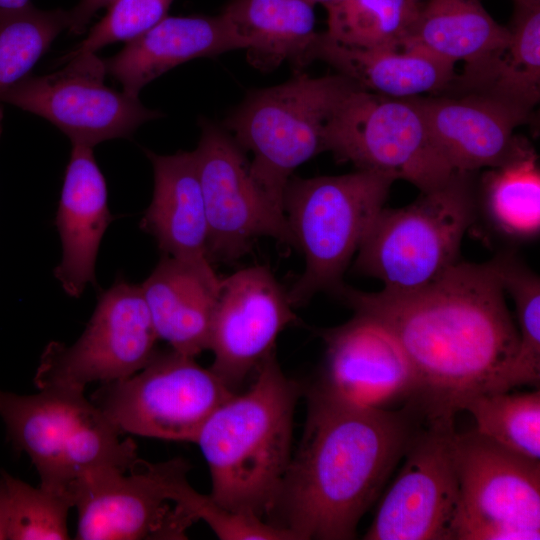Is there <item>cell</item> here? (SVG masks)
<instances>
[{"instance_id": "1", "label": "cell", "mask_w": 540, "mask_h": 540, "mask_svg": "<svg viewBox=\"0 0 540 540\" xmlns=\"http://www.w3.org/2000/svg\"><path fill=\"white\" fill-rule=\"evenodd\" d=\"M334 294L397 337L417 382L408 402L427 422L454 423L468 397L495 392L518 347L493 259L459 261L438 280L409 292H363L343 284Z\"/></svg>"}, {"instance_id": "2", "label": "cell", "mask_w": 540, "mask_h": 540, "mask_svg": "<svg viewBox=\"0 0 540 540\" xmlns=\"http://www.w3.org/2000/svg\"><path fill=\"white\" fill-rule=\"evenodd\" d=\"M426 423L410 402L398 410L358 405L314 385L300 445L271 514L295 540L354 539Z\"/></svg>"}, {"instance_id": "3", "label": "cell", "mask_w": 540, "mask_h": 540, "mask_svg": "<svg viewBox=\"0 0 540 540\" xmlns=\"http://www.w3.org/2000/svg\"><path fill=\"white\" fill-rule=\"evenodd\" d=\"M300 387L271 353L253 384L217 407L196 443L208 464L214 502L263 519L275 506L291 459L293 415Z\"/></svg>"}, {"instance_id": "4", "label": "cell", "mask_w": 540, "mask_h": 540, "mask_svg": "<svg viewBox=\"0 0 540 540\" xmlns=\"http://www.w3.org/2000/svg\"><path fill=\"white\" fill-rule=\"evenodd\" d=\"M358 88L339 73L311 77L299 72L282 84L248 93L226 117L224 128L252 153L251 176L278 210L284 212L283 195L294 170L326 151L329 123Z\"/></svg>"}, {"instance_id": "5", "label": "cell", "mask_w": 540, "mask_h": 540, "mask_svg": "<svg viewBox=\"0 0 540 540\" xmlns=\"http://www.w3.org/2000/svg\"><path fill=\"white\" fill-rule=\"evenodd\" d=\"M474 173L455 172L439 189L421 193L407 206L383 207L354 263L389 292L423 288L459 262L464 234L476 222Z\"/></svg>"}, {"instance_id": "6", "label": "cell", "mask_w": 540, "mask_h": 540, "mask_svg": "<svg viewBox=\"0 0 540 540\" xmlns=\"http://www.w3.org/2000/svg\"><path fill=\"white\" fill-rule=\"evenodd\" d=\"M391 176L357 169L338 176H292L283 195L290 230L305 257V270L287 292L292 306L316 293L334 294L374 219L384 207Z\"/></svg>"}, {"instance_id": "7", "label": "cell", "mask_w": 540, "mask_h": 540, "mask_svg": "<svg viewBox=\"0 0 540 540\" xmlns=\"http://www.w3.org/2000/svg\"><path fill=\"white\" fill-rule=\"evenodd\" d=\"M325 146L340 162L405 180L421 193L439 189L455 173L436 147L416 97L354 90L329 123Z\"/></svg>"}, {"instance_id": "8", "label": "cell", "mask_w": 540, "mask_h": 540, "mask_svg": "<svg viewBox=\"0 0 540 540\" xmlns=\"http://www.w3.org/2000/svg\"><path fill=\"white\" fill-rule=\"evenodd\" d=\"M194 358L157 352L135 374L102 383L90 401L121 434L195 442L208 417L236 392Z\"/></svg>"}, {"instance_id": "9", "label": "cell", "mask_w": 540, "mask_h": 540, "mask_svg": "<svg viewBox=\"0 0 540 540\" xmlns=\"http://www.w3.org/2000/svg\"><path fill=\"white\" fill-rule=\"evenodd\" d=\"M188 463L141 461L134 469L90 477L69 492L80 540L186 539L197 521L188 508Z\"/></svg>"}, {"instance_id": "10", "label": "cell", "mask_w": 540, "mask_h": 540, "mask_svg": "<svg viewBox=\"0 0 540 540\" xmlns=\"http://www.w3.org/2000/svg\"><path fill=\"white\" fill-rule=\"evenodd\" d=\"M459 482L455 540L540 539V461L479 434L455 432Z\"/></svg>"}, {"instance_id": "11", "label": "cell", "mask_w": 540, "mask_h": 540, "mask_svg": "<svg viewBox=\"0 0 540 540\" xmlns=\"http://www.w3.org/2000/svg\"><path fill=\"white\" fill-rule=\"evenodd\" d=\"M158 339L140 286L120 281L101 295L74 344L46 347L35 384L84 392L89 383L129 377L154 357Z\"/></svg>"}, {"instance_id": "12", "label": "cell", "mask_w": 540, "mask_h": 540, "mask_svg": "<svg viewBox=\"0 0 540 540\" xmlns=\"http://www.w3.org/2000/svg\"><path fill=\"white\" fill-rule=\"evenodd\" d=\"M60 70L28 75L5 95L4 103L36 114L58 127L72 144L92 147L130 138L143 123L162 116L139 97L105 85L104 60L82 53L61 61Z\"/></svg>"}, {"instance_id": "13", "label": "cell", "mask_w": 540, "mask_h": 540, "mask_svg": "<svg viewBox=\"0 0 540 540\" xmlns=\"http://www.w3.org/2000/svg\"><path fill=\"white\" fill-rule=\"evenodd\" d=\"M194 150L208 223V257L232 262L266 236L296 248L284 212L259 189L250 161L230 133L201 119Z\"/></svg>"}, {"instance_id": "14", "label": "cell", "mask_w": 540, "mask_h": 540, "mask_svg": "<svg viewBox=\"0 0 540 540\" xmlns=\"http://www.w3.org/2000/svg\"><path fill=\"white\" fill-rule=\"evenodd\" d=\"M453 423L426 422L404 455L366 540H455L459 482Z\"/></svg>"}, {"instance_id": "15", "label": "cell", "mask_w": 540, "mask_h": 540, "mask_svg": "<svg viewBox=\"0 0 540 540\" xmlns=\"http://www.w3.org/2000/svg\"><path fill=\"white\" fill-rule=\"evenodd\" d=\"M297 320L287 292L265 266L221 279L209 347L210 369L233 392L275 352L279 333Z\"/></svg>"}, {"instance_id": "16", "label": "cell", "mask_w": 540, "mask_h": 540, "mask_svg": "<svg viewBox=\"0 0 540 540\" xmlns=\"http://www.w3.org/2000/svg\"><path fill=\"white\" fill-rule=\"evenodd\" d=\"M319 334L326 346L319 388L374 408L414 397L417 382L411 362L394 333L376 318L354 312L345 324Z\"/></svg>"}, {"instance_id": "17", "label": "cell", "mask_w": 540, "mask_h": 540, "mask_svg": "<svg viewBox=\"0 0 540 540\" xmlns=\"http://www.w3.org/2000/svg\"><path fill=\"white\" fill-rule=\"evenodd\" d=\"M416 99L436 147L454 172L498 167L532 148L514 133L530 114L499 100L474 93Z\"/></svg>"}, {"instance_id": "18", "label": "cell", "mask_w": 540, "mask_h": 540, "mask_svg": "<svg viewBox=\"0 0 540 540\" xmlns=\"http://www.w3.org/2000/svg\"><path fill=\"white\" fill-rule=\"evenodd\" d=\"M146 154L153 165V199L142 219L166 255L218 281L208 257V223L195 152Z\"/></svg>"}, {"instance_id": "19", "label": "cell", "mask_w": 540, "mask_h": 540, "mask_svg": "<svg viewBox=\"0 0 540 540\" xmlns=\"http://www.w3.org/2000/svg\"><path fill=\"white\" fill-rule=\"evenodd\" d=\"M245 48L243 40L221 14L167 15L142 35L126 42L104 64L107 74L122 85L123 92L139 97L144 86L182 63Z\"/></svg>"}, {"instance_id": "20", "label": "cell", "mask_w": 540, "mask_h": 540, "mask_svg": "<svg viewBox=\"0 0 540 540\" xmlns=\"http://www.w3.org/2000/svg\"><path fill=\"white\" fill-rule=\"evenodd\" d=\"M112 220L92 147L72 144L56 216L63 255L55 275L68 295L78 297L94 282L99 245Z\"/></svg>"}, {"instance_id": "21", "label": "cell", "mask_w": 540, "mask_h": 540, "mask_svg": "<svg viewBox=\"0 0 540 540\" xmlns=\"http://www.w3.org/2000/svg\"><path fill=\"white\" fill-rule=\"evenodd\" d=\"M319 59L363 90L392 98H413L451 84L455 65L423 48L360 49L318 33L309 61Z\"/></svg>"}, {"instance_id": "22", "label": "cell", "mask_w": 540, "mask_h": 540, "mask_svg": "<svg viewBox=\"0 0 540 540\" xmlns=\"http://www.w3.org/2000/svg\"><path fill=\"white\" fill-rule=\"evenodd\" d=\"M220 281L166 255L140 286L158 338L191 357L208 350Z\"/></svg>"}, {"instance_id": "23", "label": "cell", "mask_w": 540, "mask_h": 540, "mask_svg": "<svg viewBox=\"0 0 540 540\" xmlns=\"http://www.w3.org/2000/svg\"><path fill=\"white\" fill-rule=\"evenodd\" d=\"M89 404L84 392L70 389H40L33 395L0 389V416L14 445L30 457L43 488L59 493L65 445Z\"/></svg>"}, {"instance_id": "24", "label": "cell", "mask_w": 540, "mask_h": 540, "mask_svg": "<svg viewBox=\"0 0 540 540\" xmlns=\"http://www.w3.org/2000/svg\"><path fill=\"white\" fill-rule=\"evenodd\" d=\"M246 45L249 63L271 71L283 62L307 65L318 33L308 0H231L220 13Z\"/></svg>"}, {"instance_id": "25", "label": "cell", "mask_w": 540, "mask_h": 540, "mask_svg": "<svg viewBox=\"0 0 540 540\" xmlns=\"http://www.w3.org/2000/svg\"><path fill=\"white\" fill-rule=\"evenodd\" d=\"M505 46L455 77L466 93L530 114L540 99V4H516Z\"/></svg>"}, {"instance_id": "26", "label": "cell", "mask_w": 540, "mask_h": 540, "mask_svg": "<svg viewBox=\"0 0 540 540\" xmlns=\"http://www.w3.org/2000/svg\"><path fill=\"white\" fill-rule=\"evenodd\" d=\"M509 30L498 24L480 0H427L404 44L465 67L505 46Z\"/></svg>"}, {"instance_id": "27", "label": "cell", "mask_w": 540, "mask_h": 540, "mask_svg": "<svg viewBox=\"0 0 540 540\" xmlns=\"http://www.w3.org/2000/svg\"><path fill=\"white\" fill-rule=\"evenodd\" d=\"M533 148L489 168L476 183V221L510 242H527L540 232V170ZM476 223V222H475Z\"/></svg>"}, {"instance_id": "28", "label": "cell", "mask_w": 540, "mask_h": 540, "mask_svg": "<svg viewBox=\"0 0 540 540\" xmlns=\"http://www.w3.org/2000/svg\"><path fill=\"white\" fill-rule=\"evenodd\" d=\"M421 6L418 0H341L327 4L325 34L353 48L401 49Z\"/></svg>"}, {"instance_id": "29", "label": "cell", "mask_w": 540, "mask_h": 540, "mask_svg": "<svg viewBox=\"0 0 540 540\" xmlns=\"http://www.w3.org/2000/svg\"><path fill=\"white\" fill-rule=\"evenodd\" d=\"M120 436L90 401L65 445L59 470V493L69 500V491L90 477L107 471L128 472L137 467L142 460L135 443L131 439L122 440Z\"/></svg>"}, {"instance_id": "30", "label": "cell", "mask_w": 540, "mask_h": 540, "mask_svg": "<svg viewBox=\"0 0 540 540\" xmlns=\"http://www.w3.org/2000/svg\"><path fill=\"white\" fill-rule=\"evenodd\" d=\"M68 22V11L60 8L41 10L29 4L0 11V135L5 95L30 74Z\"/></svg>"}, {"instance_id": "31", "label": "cell", "mask_w": 540, "mask_h": 540, "mask_svg": "<svg viewBox=\"0 0 540 540\" xmlns=\"http://www.w3.org/2000/svg\"><path fill=\"white\" fill-rule=\"evenodd\" d=\"M506 293L514 303L518 347L495 392L540 382V279L512 253L493 258Z\"/></svg>"}, {"instance_id": "32", "label": "cell", "mask_w": 540, "mask_h": 540, "mask_svg": "<svg viewBox=\"0 0 540 540\" xmlns=\"http://www.w3.org/2000/svg\"><path fill=\"white\" fill-rule=\"evenodd\" d=\"M482 392L468 397L461 411L475 419V430L526 458L540 461V392Z\"/></svg>"}, {"instance_id": "33", "label": "cell", "mask_w": 540, "mask_h": 540, "mask_svg": "<svg viewBox=\"0 0 540 540\" xmlns=\"http://www.w3.org/2000/svg\"><path fill=\"white\" fill-rule=\"evenodd\" d=\"M7 497L8 539H69L68 513L72 504L62 494L36 488L2 473Z\"/></svg>"}, {"instance_id": "34", "label": "cell", "mask_w": 540, "mask_h": 540, "mask_svg": "<svg viewBox=\"0 0 540 540\" xmlns=\"http://www.w3.org/2000/svg\"><path fill=\"white\" fill-rule=\"evenodd\" d=\"M173 0H114L86 37L60 61L82 53H96L115 42L135 39L164 17Z\"/></svg>"}, {"instance_id": "35", "label": "cell", "mask_w": 540, "mask_h": 540, "mask_svg": "<svg viewBox=\"0 0 540 540\" xmlns=\"http://www.w3.org/2000/svg\"><path fill=\"white\" fill-rule=\"evenodd\" d=\"M197 520L205 521L222 540H292L293 535L261 518L230 511L195 490L191 500ZM295 540V539H294Z\"/></svg>"}, {"instance_id": "36", "label": "cell", "mask_w": 540, "mask_h": 540, "mask_svg": "<svg viewBox=\"0 0 540 540\" xmlns=\"http://www.w3.org/2000/svg\"><path fill=\"white\" fill-rule=\"evenodd\" d=\"M114 0H80L69 13L68 30L76 35L82 34L93 16L101 8L108 7Z\"/></svg>"}, {"instance_id": "37", "label": "cell", "mask_w": 540, "mask_h": 540, "mask_svg": "<svg viewBox=\"0 0 540 540\" xmlns=\"http://www.w3.org/2000/svg\"><path fill=\"white\" fill-rule=\"evenodd\" d=\"M0 539H8L7 497L2 478H0Z\"/></svg>"}, {"instance_id": "38", "label": "cell", "mask_w": 540, "mask_h": 540, "mask_svg": "<svg viewBox=\"0 0 540 540\" xmlns=\"http://www.w3.org/2000/svg\"><path fill=\"white\" fill-rule=\"evenodd\" d=\"M29 4L30 0H0V11L21 9Z\"/></svg>"}, {"instance_id": "39", "label": "cell", "mask_w": 540, "mask_h": 540, "mask_svg": "<svg viewBox=\"0 0 540 540\" xmlns=\"http://www.w3.org/2000/svg\"><path fill=\"white\" fill-rule=\"evenodd\" d=\"M308 1L310 3H312L313 5H315L317 3H320V4H322L324 6V5L335 3V2H338V1H341V0H308Z\"/></svg>"}, {"instance_id": "40", "label": "cell", "mask_w": 540, "mask_h": 540, "mask_svg": "<svg viewBox=\"0 0 540 540\" xmlns=\"http://www.w3.org/2000/svg\"><path fill=\"white\" fill-rule=\"evenodd\" d=\"M514 3L533 5V4H540V0H514Z\"/></svg>"}]
</instances>
